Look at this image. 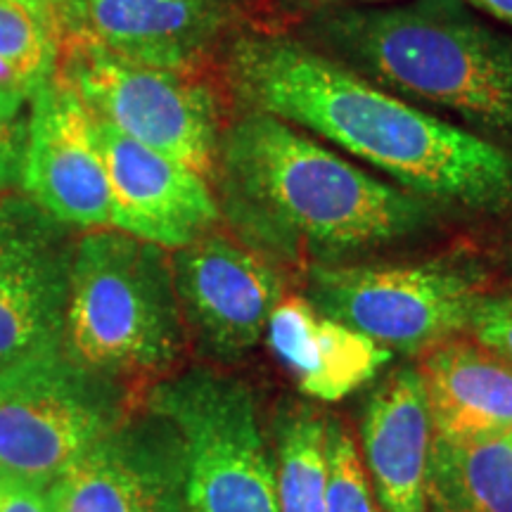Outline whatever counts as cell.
I'll use <instances>...</instances> for the list:
<instances>
[{"label": "cell", "instance_id": "cell-20", "mask_svg": "<svg viewBox=\"0 0 512 512\" xmlns=\"http://www.w3.org/2000/svg\"><path fill=\"white\" fill-rule=\"evenodd\" d=\"M328 477V420L311 408H297L285 415L278 430V512H325Z\"/></svg>", "mask_w": 512, "mask_h": 512}, {"label": "cell", "instance_id": "cell-5", "mask_svg": "<svg viewBox=\"0 0 512 512\" xmlns=\"http://www.w3.org/2000/svg\"><path fill=\"white\" fill-rule=\"evenodd\" d=\"M147 406L181 439L188 512H278L275 458L245 382L195 368L159 380Z\"/></svg>", "mask_w": 512, "mask_h": 512}, {"label": "cell", "instance_id": "cell-27", "mask_svg": "<svg viewBox=\"0 0 512 512\" xmlns=\"http://www.w3.org/2000/svg\"><path fill=\"white\" fill-rule=\"evenodd\" d=\"M15 3L29 5V8L41 12H60L62 15V0H15Z\"/></svg>", "mask_w": 512, "mask_h": 512}, {"label": "cell", "instance_id": "cell-14", "mask_svg": "<svg viewBox=\"0 0 512 512\" xmlns=\"http://www.w3.org/2000/svg\"><path fill=\"white\" fill-rule=\"evenodd\" d=\"M95 128L110 178L114 230L171 252L216 228L221 209L209 178L98 119Z\"/></svg>", "mask_w": 512, "mask_h": 512}, {"label": "cell", "instance_id": "cell-25", "mask_svg": "<svg viewBox=\"0 0 512 512\" xmlns=\"http://www.w3.org/2000/svg\"><path fill=\"white\" fill-rule=\"evenodd\" d=\"M285 10L304 12V15H313V12L323 10H337V8H375V5L396 3V0H278Z\"/></svg>", "mask_w": 512, "mask_h": 512}, {"label": "cell", "instance_id": "cell-24", "mask_svg": "<svg viewBox=\"0 0 512 512\" xmlns=\"http://www.w3.org/2000/svg\"><path fill=\"white\" fill-rule=\"evenodd\" d=\"M0 512H55L46 486L0 472Z\"/></svg>", "mask_w": 512, "mask_h": 512}, {"label": "cell", "instance_id": "cell-9", "mask_svg": "<svg viewBox=\"0 0 512 512\" xmlns=\"http://www.w3.org/2000/svg\"><path fill=\"white\" fill-rule=\"evenodd\" d=\"M76 238L27 197H0V370L62 347Z\"/></svg>", "mask_w": 512, "mask_h": 512}, {"label": "cell", "instance_id": "cell-28", "mask_svg": "<svg viewBox=\"0 0 512 512\" xmlns=\"http://www.w3.org/2000/svg\"><path fill=\"white\" fill-rule=\"evenodd\" d=\"M0 197H3V195H0Z\"/></svg>", "mask_w": 512, "mask_h": 512}, {"label": "cell", "instance_id": "cell-21", "mask_svg": "<svg viewBox=\"0 0 512 512\" xmlns=\"http://www.w3.org/2000/svg\"><path fill=\"white\" fill-rule=\"evenodd\" d=\"M328 467L325 512H380L356 441L339 422H328Z\"/></svg>", "mask_w": 512, "mask_h": 512}, {"label": "cell", "instance_id": "cell-17", "mask_svg": "<svg viewBox=\"0 0 512 512\" xmlns=\"http://www.w3.org/2000/svg\"><path fill=\"white\" fill-rule=\"evenodd\" d=\"M432 432L444 437L512 434V363L477 342L448 339L425 354Z\"/></svg>", "mask_w": 512, "mask_h": 512}, {"label": "cell", "instance_id": "cell-19", "mask_svg": "<svg viewBox=\"0 0 512 512\" xmlns=\"http://www.w3.org/2000/svg\"><path fill=\"white\" fill-rule=\"evenodd\" d=\"M62 15L0 0V110L24 117L29 102L60 74Z\"/></svg>", "mask_w": 512, "mask_h": 512}, {"label": "cell", "instance_id": "cell-22", "mask_svg": "<svg viewBox=\"0 0 512 512\" xmlns=\"http://www.w3.org/2000/svg\"><path fill=\"white\" fill-rule=\"evenodd\" d=\"M467 332L491 354L512 363V292L482 294L467 323Z\"/></svg>", "mask_w": 512, "mask_h": 512}, {"label": "cell", "instance_id": "cell-26", "mask_svg": "<svg viewBox=\"0 0 512 512\" xmlns=\"http://www.w3.org/2000/svg\"><path fill=\"white\" fill-rule=\"evenodd\" d=\"M465 3L477 12H484V15L512 27V0H465Z\"/></svg>", "mask_w": 512, "mask_h": 512}, {"label": "cell", "instance_id": "cell-8", "mask_svg": "<svg viewBox=\"0 0 512 512\" xmlns=\"http://www.w3.org/2000/svg\"><path fill=\"white\" fill-rule=\"evenodd\" d=\"M112 380L67 356L36 351L0 370V472L48 486L117 427Z\"/></svg>", "mask_w": 512, "mask_h": 512}, {"label": "cell", "instance_id": "cell-16", "mask_svg": "<svg viewBox=\"0 0 512 512\" xmlns=\"http://www.w3.org/2000/svg\"><path fill=\"white\" fill-rule=\"evenodd\" d=\"M266 337L299 389L320 401H339L356 392L392 358V351L323 316L299 294L283 297L275 306Z\"/></svg>", "mask_w": 512, "mask_h": 512}, {"label": "cell", "instance_id": "cell-7", "mask_svg": "<svg viewBox=\"0 0 512 512\" xmlns=\"http://www.w3.org/2000/svg\"><path fill=\"white\" fill-rule=\"evenodd\" d=\"M482 294L475 268L451 259L306 266V299L389 351H430L467 332Z\"/></svg>", "mask_w": 512, "mask_h": 512}, {"label": "cell", "instance_id": "cell-13", "mask_svg": "<svg viewBox=\"0 0 512 512\" xmlns=\"http://www.w3.org/2000/svg\"><path fill=\"white\" fill-rule=\"evenodd\" d=\"M242 0H62V27L107 53L192 72L238 31Z\"/></svg>", "mask_w": 512, "mask_h": 512}, {"label": "cell", "instance_id": "cell-12", "mask_svg": "<svg viewBox=\"0 0 512 512\" xmlns=\"http://www.w3.org/2000/svg\"><path fill=\"white\" fill-rule=\"evenodd\" d=\"M48 494L55 512H188L181 439L157 413L121 420L64 467Z\"/></svg>", "mask_w": 512, "mask_h": 512}, {"label": "cell", "instance_id": "cell-10", "mask_svg": "<svg viewBox=\"0 0 512 512\" xmlns=\"http://www.w3.org/2000/svg\"><path fill=\"white\" fill-rule=\"evenodd\" d=\"M171 271L188 337L223 358L256 347L285 297L283 275L266 254L214 230L171 249Z\"/></svg>", "mask_w": 512, "mask_h": 512}, {"label": "cell", "instance_id": "cell-18", "mask_svg": "<svg viewBox=\"0 0 512 512\" xmlns=\"http://www.w3.org/2000/svg\"><path fill=\"white\" fill-rule=\"evenodd\" d=\"M425 512H512V434L432 432Z\"/></svg>", "mask_w": 512, "mask_h": 512}, {"label": "cell", "instance_id": "cell-4", "mask_svg": "<svg viewBox=\"0 0 512 512\" xmlns=\"http://www.w3.org/2000/svg\"><path fill=\"white\" fill-rule=\"evenodd\" d=\"M169 249L114 228L76 238L62 347L107 380L174 375L185 354Z\"/></svg>", "mask_w": 512, "mask_h": 512}, {"label": "cell", "instance_id": "cell-15", "mask_svg": "<svg viewBox=\"0 0 512 512\" xmlns=\"http://www.w3.org/2000/svg\"><path fill=\"white\" fill-rule=\"evenodd\" d=\"M363 456L380 512H425L432 420L418 368H401L370 396Z\"/></svg>", "mask_w": 512, "mask_h": 512}, {"label": "cell", "instance_id": "cell-2", "mask_svg": "<svg viewBox=\"0 0 512 512\" xmlns=\"http://www.w3.org/2000/svg\"><path fill=\"white\" fill-rule=\"evenodd\" d=\"M211 183L221 216L256 252L311 264L425 233L437 207L254 110L223 126Z\"/></svg>", "mask_w": 512, "mask_h": 512}, {"label": "cell", "instance_id": "cell-1", "mask_svg": "<svg viewBox=\"0 0 512 512\" xmlns=\"http://www.w3.org/2000/svg\"><path fill=\"white\" fill-rule=\"evenodd\" d=\"M223 74L242 110L283 119L427 202L482 214L512 204V155L496 140L384 91L304 38L238 31Z\"/></svg>", "mask_w": 512, "mask_h": 512}, {"label": "cell", "instance_id": "cell-3", "mask_svg": "<svg viewBox=\"0 0 512 512\" xmlns=\"http://www.w3.org/2000/svg\"><path fill=\"white\" fill-rule=\"evenodd\" d=\"M384 91L512 138V36L465 0H396L306 15L302 36Z\"/></svg>", "mask_w": 512, "mask_h": 512}, {"label": "cell", "instance_id": "cell-11", "mask_svg": "<svg viewBox=\"0 0 512 512\" xmlns=\"http://www.w3.org/2000/svg\"><path fill=\"white\" fill-rule=\"evenodd\" d=\"M22 195L69 228H112V192L93 114L57 74L27 110Z\"/></svg>", "mask_w": 512, "mask_h": 512}, {"label": "cell", "instance_id": "cell-23", "mask_svg": "<svg viewBox=\"0 0 512 512\" xmlns=\"http://www.w3.org/2000/svg\"><path fill=\"white\" fill-rule=\"evenodd\" d=\"M24 150H27V114L10 117L0 110V195L22 183Z\"/></svg>", "mask_w": 512, "mask_h": 512}, {"label": "cell", "instance_id": "cell-6", "mask_svg": "<svg viewBox=\"0 0 512 512\" xmlns=\"http://www.w3.org/2000/svg\"><path fill=\"white\" fill-rule=\"evenodd\" d=\"M60 74L95 119L211 183L226 124L216 93L192 72L124 60L72 36Z\"/></svg>", "mask_w": 512, "mask_h": 512}]
</instances>
